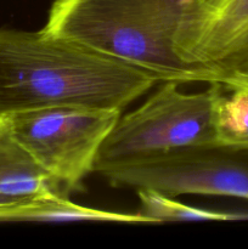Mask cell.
Listing matches in <instances>:
<instances>
[{
	"label": "cell",
	"instance_id": "1",
	"mask_svg": "<svg viewBox=\"0 0 248 249\" xmlns=\"http://www.w3.org/2000/svg\"><path fill=\"white\" fill-rule=\"evenodd\" d=\"M158 82L43 29L0 28V119L55 106L123 111Z\"/></svg>",
	"mask_w": 248,
	"mask_h": 249
},
{
	"label": "cell",
	"instance_id": "2",
	"mask_svg": "<svg viewBox=\"0 0 248 249\" xmlns=\"http://www.w3.org/2000/svg\"><path fill=\"white\" fill-rule=\"evenodd\" d=\"M184 0H55L43 31L116 58L159 82L219 83L174 51Z\"/></svg>",
	"mask_w": 248,
	"mask_h": 249
},
{
	"label": "cell",
	"instance_id": "3",
	"mask_svg": "<svg viewBox=\"0 0 248 249\" xmlns=\"http://www.w3.org/2000/svg\"><path fill=\"white\" fill-rule=\"evenodd\" d=\"M215 92L216 83L186 94L179 83L163 82L141 106L121 114L102 142L94 172L105 175L179 151L215 148Z\"/></svg>",
	"mask_w": 248,
	"mask_h": 249
},
{
	"label": "cell",
	"instance_id": "4",
	"mask_svg": "<svg viewBox=\"0 0 248 249\" xmlns=\"http://www.w3.org/2000/svg\"><path fill=\"white\" fill-rule=\"evenodd\" d=\"M118 109L55 106L7 118L19 142L67 191L83 190L102 142L121 117Z\"/></svg>",
	"mask_w": 248,
	"mask_h": 249
},
{
	"label": "cell",
	"instance_id": "5",
	"mask_svg": "<svg viewBox=\"0 0 248 249\" xmlns=\"http://www.w3.org/2000/svg\"><path fill=\"white\" fill-rule=\"evenodd\" d=\"M113 187L150 189L175 197L207 195L248 199V164L220 148H191L104 175Z\"/></svg>",
	"mask_w": 248,
	"mask_h": 249
},
{
	"label": "cell",
	"instance_id": "6",
	"mask_svg": "<svg viewBox=\"0 0 248 249\" xmlns=\"http://www.w3.org/2000/svg\"><path fill=\"white\" fill-rule=\"evenodd\" d=\"M174 51L223 82L248 61V0H184Z\"/></svg>",
	"mask_w": 248,
	"mask_h": 249
},
{
	"label": "cell",
	"instance_id": "7",
	"mask_svg": "<svg viewBox=\"0 0 248 249\" xmlns=\"http://www.w3.org/2000/svg\"><path fill=\"white\" fill-rule=\"evenodd\" d=\"M50 194L68 195L19 142L9 119H0V197L10 203H19Z\"/></svg>",
	"mask_w": 248,
	"mask_h": 249
},
{
	"label": "cell",
	"instance_id": "8",
	"mask_svg": "<svg viewBox=\"0 0 248 249\" xmlns=\"http://www.w3.org/2000/svg\"><path fill=\"white\" fill-rule=\"evenodd\" d=\"M2 220L34 221H108V223H151L141 214H124L89 208L73 203L61 195H43L19 202L4 213Z\"/></svg>",
	"mask_w": 248,
	"mask_h": 249
},
{
	"label": "cell",
	"instance_id": "9",
	"mask_svg": "<svg viewBox=\"0 0 248 249\" xmlns=\"http://www.w3.org/2000/svg\"><path fill=\"white\" fill-rule=\"evenodd\" d=\"M140 199V213L151 223L180 220L202 221H232L248 219V214L226 213V212L208 211L186 206L182 202L175 201L173 197L150 189L135 190Z\"/></svg>",
	"mask_w": 248,
	"mask_h": 249
},
{
	"label": "cell",
	"instance_id": "10",
	"mask_svg": "<svg viewBox=\"0 0 248 249\" xmlns=\"http://www.w3.org/2000/svg\"><path fill=\"white\" fill-rule=\"evenodd\" d=\"M226 78H237V79H248V61H246L241 67H238L237 70L233 71L232 73H230L229 75H226L223 80H225Z\"/></svg>",
	"mask_w": 248,
	"mask_h": 249
},
{
	"label": "cell",
	"instance_id": "11",
	"mask_svg": "<svg viewBox=\"0 0 248 249\" xmlns=\"http://www.w3.org/2000/svg\"><path fill=\"white\" fill-rule=\"evenodd\" d=\"M247 80H248V79H247Z\"/></svg>",
	"mask_w": 248,
	"mask_h": 249
}]
</instances>
